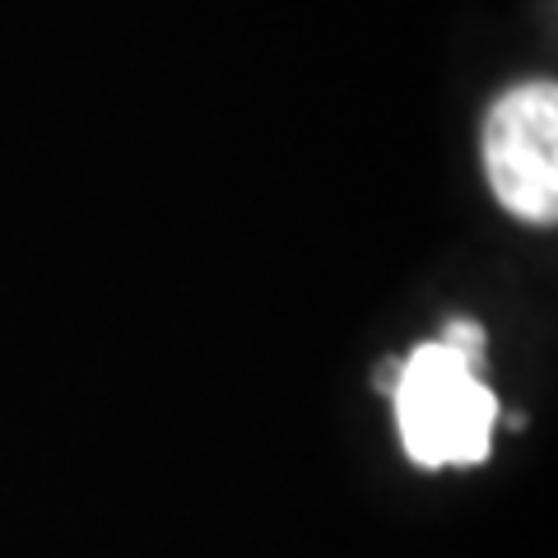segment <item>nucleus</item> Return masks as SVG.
<instances>
[{
  "mask_svg": "<svg viewBox=\"0 0 558 558\" xmlns=\"http://www.w3.org/2000/svg\"><path fill=\"white\" fill-rule=\"evenodd\" d=\"M400 442L418 465H475L488 457L498 400L480 377V354L451 340L418 344L391 377Z\"/></svg>",
  "mask_w": 558,
  "mask_h": 558,
  "instance_id": "nucleus-1",
  "label": "nucleus"
},
{
  "mask_svg": "<svg viewBox=\"0 0 558 558\" xmlns=\"http://www.w3.org/2000/svg\"><path fill=\"white\" fill-rule=\"evenodd\" d=\"M484 168L502 209L526 223L558 219V89L549 80L502 94L484 121Z\"/></svg>",
  "mask_w": 558,
  "mask_h": 558,
  "instance_id": "nucleus-2",
  "label": "nucleus"
}]
</instances>
